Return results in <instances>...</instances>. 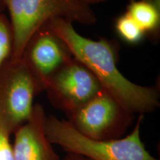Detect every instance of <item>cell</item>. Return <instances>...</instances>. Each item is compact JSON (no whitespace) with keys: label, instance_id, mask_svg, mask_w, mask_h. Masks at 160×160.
Segmentation results:
<instances>
[{"label":"cell","instance_id":"obj_1","mask_svg":"<svg viewBox=\"0 0 160 160\" xmlns=\"http://www.w3.org/2000/svg\"><path fill=\"white\" fill-rule=\"evenodd\" d=\"M65 43L71 54L95 76L102 87L128 111L134 114L149 113L159 105L156 88L139 85L128 79L117 68V49L113 42L93 40L76 31L71 22L62 19L45 24Z\"/></svg>","mask_w":160,"mask_h":160},{"label":"cell","instance_id":"obj_2","mask_svg":"<svg viewBox=\"0 0 160 160\" xmlns=\"http://www.w3.org/2000/svg\"><path fill=\"white\" fill-rule=\"evenodd\" d=\"M8 13L13 33L11 61L22 59L32 36L48 22L56 19L92 25L97 17L91 7L82 0H1Z\"/></svg>","mask_w":160,"mask_h":160},{"label":"cell","instance_id":"obj_3","mask_svg":"<svg viewBox=\"0 0 160 160\" xmlns=\"http://www.w3.org/2000/svg\"><path fill=\"white\" fill-rule=\"evenodd\" d=\"M143 115L134 128L125 137L95 140L79 133L68 120L54 116L46 117L45 131L51 144H57L67 153L83 156L91 160H159L145 148L140 135Z\"/></svg>","mask_w":160,"mask_h":160},{"label":"cell","instance_id":"obj_4","mask_svg":"<svg viewBox=\"0 0 160 160\" xmlns=\"http://www.w3.org/2000/svg\"><path fill=\"white\" fill-rule=\"evenodd\" d=\"M42 91L22 59L9 60L0 71V130L11 137L33 112L35 96Z\"/></svg>","mask_w":160,"mask_h":160},{"label":"cell","instance_id":"obj_5","mask_svg":"<svg viewBox=\"0 0 160 160\" xmlns=\"http://www.w3.org/2000/svg\"><path fill=\"white\" fill-rule=\"evenodd\" d=\"M68 122L79 133L95 140L121 138L133 114L103 88L70 113Z\"/></svg>","mask_w":160,"mask_h":160},{"label":"cell","instance_id":"obj_6","mask_svg":"<svg viewBox=\"0 0 160 160\" xmlns=\"http://www.w3.org/2000/svg\"><path fill=\"white\" fill-rule=\"evenodd\" d=\"M102 89L95 76L73 57L49 78L44 88L52 104L68 115Z\"/></svg>","mask_w":160,"mask_h":160},{"label":"cell","instance_id":"obj_7","mask_svg":"<svg viewBox=\"0 0 160 160\" xmlns=\"http://www.w3.org/2000/svg\"><path fill=\"white\" fill-rule=\"evenodd\" d=\"M71 58L65 43L45 25L30 39L21 59L44 91L49 78Z\"/></svg>","mask_w":160,"mask_h":160},{"label":"cell","instance_id":"obj_8","mask_svg":"<svg viewBox=\"0 0 160 160\" xmlns=\"http://www.w3.org/2000/svg\"><path fill=\"white\" fill-rule=\"evenodd\" d=\"M46 117L42 106L35 104L29 119L13 133V160H59L46 137Z\"/></svg>","mask_w":160,"mask_h":160},{"label":"cell","instance_id":"obj_9","mask_svg":"<svg viewBox=\"0 0 160 160\" xmlns=\"http://www.w3.org/2000/svg\"><path fill=\"white\" fill-rule=\"evenodd\" d=\"M126 13L145 34L157 35L160 27V0H130Z\"/></svg>","mask_w":160,"mask_h":160},{"label":"cell","instance_id":"obj_10","mask_svg":"<svg viewBox=\"0 0 160 160\" xmlns=\"http://www.w3.org/2000/svg\"><path fill=\"white\" fill-rule=\"evenodd\" d=\"M115 28L119 37L130 44L140 42L145 34L140 26L126 12L116 20Z\"/></svg>","mask_w":160,"mask_h":160},{"label":"cell","instance_id":"obj_11","mask_svg":"<svg viewBox=\"0 0 160 160\" xmlns=\"http://www.w3.org/2000/svg\"><path fill=\"white\" fill-rule=\"evenodd\" d=\"M13 33L8 17L0 11V71L11 59L13 53Z\"/></svg>","mask_w":160,"mask_h":160},{"label":"cell","instance_id":"obj_12","mask_svg":"<svg viewBox=\"0 0 160 160\" xmlns=\"http://www.w3.org/2000/svg\"><path fill=\"white\" fill-rule=\"evenodd\" d=\"M0 160H13V147L10 136L0 130Z\"/></svg>","mask_w":160,"mask_h":160},{"label":"cell","instance_id":"obj_13","mask_svg":"<svg viewBox=\"0 0 160 160\" xmlns=\"http://www.w3.org/2000/svg\"><path fill=\"white\" fill-rule=\"evenodd\" d=\"M65 160H91V159L83 157V156L76 154V153H67V155H66L65 157Z\"/></svg>","mask_w":160,"mask_h":160},{"label":"cell","instance_id":"obj_14","mask_svg":"<svg viewBox=\"0 0 160 160\" xmlns=\"http://www.w3.org/2000/svg\"><path fill=\"white\" fill-rule=\"evenodd\" d=\"M82 1L87 4V5L91 6V5H93V4H97V3L102 2L106 1V0H82Z\"/></svg>","mask_w":160,"mask_h":160},{"label":"cell","instance_id":"obj_15","mask_svg":"<svg viewBox=\"0 0 160 160\" xmlns=\"http://www.w3.org/2000/svg\"><path fill=\"white\" fill-rule=\"evenodd\" d=\"M4 9H5V8H4L2 4L1 0H0V11H2V10H4Z\"/></svg>","mask_w":160,"mask_h":160}]
</instances>
